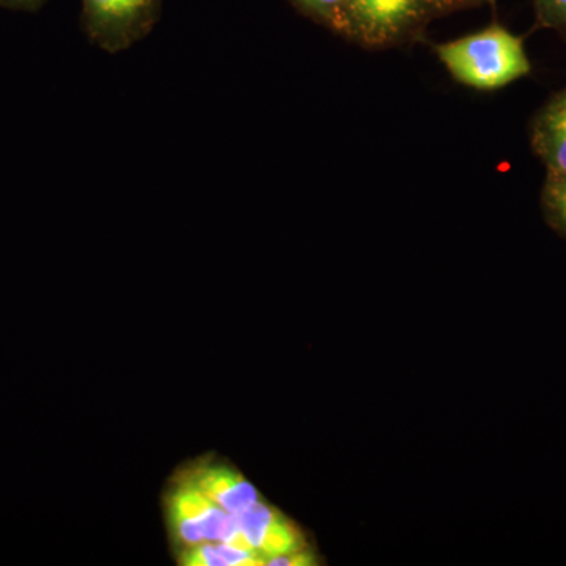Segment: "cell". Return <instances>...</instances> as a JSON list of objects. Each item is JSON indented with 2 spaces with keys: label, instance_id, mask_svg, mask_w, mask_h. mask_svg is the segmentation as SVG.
Segmentation results:
<instances>
[{
  "label": "cell",
  "instance_id": "6da1fadb",
  "mask_svg": "<svg viewBox=\"0 0 566 566\" xmlns=\"http://www.w3.org/2000/svg\"><path fill=\"white\" fill-rule=\"evenodd\" d=\"M436 54L453 80L475 91H499L532 71L523 39L499 24L439 44Z\"/></svg>",
  "mask_w": 566,
  "mask_h": 566
},
{
  "label": "cell",
  "instance_id": "7a4b0ae2",
  "mask_svg": "<svg viewBox=\"0 0 566 566\" xmlns=\"http://www.w3.org/2000/svg\"><path fill=\"white\" fill-rule=\"evenodd\" d=\"M433 0H345L337 31L367 48H385L411 35L434 14Z\"/></svg>",
  "mask_w": 566,
  "mask_h": 566
},
{
  "label": "cell",
  "instance_id": "3957f363",
  "mask_svg": "<svg viewBox=\"0 0 566 566\" xmlns=\"http://www.w3.org/2000/svg\"><path fill=\"white\" fill-rule=\"evenodd\" d=\"M85 29L102 50L117 54L144 39L156 20L159 0H82Z\"/></svg>",
  "mask_w": 566,
  "mask_h": 566
},
{
  "label": "cell",
  "instance_id": "277c9868",
  "mask_svg": "<svg viewBox=\"0 0 566 566\" xmlns=\"http://www.w3.org/2000/svg\"><path fill=\"white\" fill-rule=\"evenodd\" d=\"M232 513L214 504L196 485L181 488L172 499V520L186 545L219 543Z\"/></svg>",
  "mask_w": 566,
  "mask_h": 566
},
{
  "label": "cell",
  "instance_id": "5b68a950",
  "mask_svg": "<svg viewBox=\"0 0 566 566\" xmlns=\"http://www.w3.org/2000/svg\"><path fill=\"white\" fill-rule=\"evenodd\" d=\"M241 531L249 545L264 560L289 556L301 549V535L292 523L271 506L255 502L238 515Z\"/></svg>",
  "mask_w": 566,
  "mask_h": 566
},
{
  "label": "cell",
  "instance_id": "8992f818",
  "mask_svg": "<svg viewBox=\"0 0 566 566\" xmlns=\"http://www.w3.org/2000/svg\"><path fill=\"white\" fill-rule=\"evenodd\" d=\"M531 144L547 174H566V87L536 112Z\"/></svg>",
  "mask_w": 566,
  "mask_h": 566
},
{
  "label": "cell",
  "instance_id": "52a82bcc",
  "mask_svg": "<svg viewBox=\"0 0 566 566\" xmlns=\"http://www.w3.org/2000/svg\"><path fill=\"white\" fill-rule=\"evenodd\" d=\"M196 486L227 513L240 515L259 502L255 488L237 472L223 468H211L200 472Z\"/></svg>",
  "mask_w": 566,
  "mask_h": 566
},
{
  "label": "cell",
  "instance_id": "ba28073f",
  "mask_svg": "<svg viewBox=\"0 0 566 566\" xmlns=\"http://www.w3.org/2000/svg\"><path fill=\"white\" fill-rule=\"evenodd\" d=\"M188 566H255L264 565V558L253 551L238 549L226 543H202L182 556Z\"/></svg>",
  "mask_w": 566,
  "mask_h": 566
},
{
  "label": "cell",
  "instance_id": "9c48e42d",
  "mask_svg": "<svg viewBox=\"0 0 566 566\" xmlns=\"http://www.w3.org/2000/svg\"><path fill=\"white\" fill-rule=\"evenodd\" d=\"M542 203L547 222L566 238V174H547Z\"/></svg>",
  "mask_w": 566,
  "mask_h": 566
},
{
  "label": "cell",
  "instance_id": "30bf717a",
  "mask_svg": "<svg viewBox=\"0 0 566 566\" xmlns=\"http://www.w3.org/2000/svg\"><path fill=\"white\" fill-rule=\"evenodd\" d=\"M534 6L539 25L566 39V0H534Z\"/></svg>",
  "mask_w": 566,
  "mask_h": 566
},
{
  "label": "cell",
  "instance_id": "8fae6325",
  "mask_svg": "<svg viewBox=\"0 0 566 566\" xmlns=\"http://www.w3.org/2000/svg\"><path fill=\"white\" fill-rule=\"evenodd\" d=\"M296 2L300 3L305 13L312 14L316 20L323 21L324 24L337 29L345 0H296Z\"/></svg>",
  "mask_w": 566,
  "mask_h": 566
},
{
  "label": "cell",
  "instance_id": "7c38bea8",
  "mask_svg": "<svg viewBox=\"0 0 566 566\" xmlns=\"http://www.w3.org/2000/svg\"><path fill=\"white\" fill-rule=\"evenodd\" d=\"M490 2H494V0H433L436 13L464 9V7L483 6V3Z\"/></svg>",
  "mask_w": 566,
  "mask_h": 566
},
{
  "label": "cell",
  "instance_id": "4fadbf2b",
  "mask_svg": "<svg viewBox=\"0 0 566 566\" xmlns=\"http://www.w3.org/2000/svg\"><path fill=\"white\" fill-rule=\"evenodd\" d=\"M20 2H29V0H20Z\"/></svg>",
  "mask_w": 566,
  "mask_h": 566
}]
</instances>
